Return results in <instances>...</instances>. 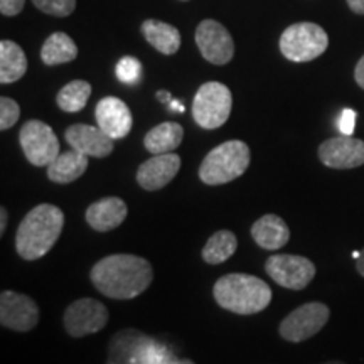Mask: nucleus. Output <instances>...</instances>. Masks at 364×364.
Wrapping results in <instances>:
<instances>
[{
	"label": "nucleus",
	"mask_w": 364,
	"mask_h": 364,
	"mask_svg": "<svg viewBox=\"0 0 364 364\" xmlns=\"http://www.w3.org/2000/svg\"><path fill=\"white\" fill-rule=\"evenodd\" d=\"M90 279L105 297L130 300L149 289L154 280V268L142 257L118 253L95 263Z\"/></svg>",
	"instance_id": "1"
},
{
	"label": "nucleus",
	"mask_w": 364,
	"mask_h": 364,
	"mask_svg": "<svg viewBox=\"0 0 364 364\" xmlns=\"http://www.w3.org/2000/svg\"><path fill=\"white\" fill-rule=\"evenodd\" d=\"M65 228V213L54 204L34 206L16 233V252L22 260L34 262L51 252Z\"/></svg>",
	"instance_id": "2"
},
{
	"label": "nucleus",
	"mask_w": 364,
	"mask_h": 364,
	"mask_svg": "<svg viewBox=\"0 0 364 364\" xmlns=\"http://www.w3.org/2000/svg\"><path fill=\"white\" fill-rule=\"evenodd\" d=\"M213 297L221 309L238 316H253L270 306L272 289L248 273H228L213 287Z\"/></svg>",
	"instance_id": "3"
},
{
	"label": "nucleus",
	"mask_w": 364,
	"mask_h": 364,
	"mask_svg": "<svg viewBox=\"0 0 364 364\" xmlns=\"http://www.w3.org/2000/svg\"><path fill=\"white\" fill-rule=\"evenodd\" d=\"M252 162V152L243 140H228L203 159L199 179L208 186H223L243 176Z\"/></svg>",
	"instance_id": "4"
},
{
	"label": "nucleus",
	"mask_w": 364,
	"mask_h": 364,
	"mask_svg": "<svg viewBox=\"0 0 364 364\" xmlns=\"http://www.w3.org/2000/svg\"><path fill=\"white\" fill-rule=\"evenodd\" d=\"M329 36L318 24L299 22L292 24L280 36V51L289 61L309 63L326 53Z\"/></svg>",
	"instance_id": "5"
},
{
	"label": "nucleus",
	"mask_w": 364,
	"mask_h": 364,
	"mask_svg": "<svg viewBox=\"0 0 364 364\" xmlns=\"http://www.w3.org/2000/svg\"><path fill=\"white\" fill-rule=\"evenodd\" d=\"M231 107H233V97L230 88L218 81H208L196 93L193 118L201 129H220L230 118Z\"/></svg>",
	"instance_id": "6"
},
{
	"label": "nucleus",
	"mask_w": 364,
	"mask_h": 364,
	"mask_svg": "<svg viewBox=\"0 0 364 364\" xmlns=\"http://www.w3.org/2000/svg\"><path fill=\"white\" fill-rule=\"evenodd\" d=\"M157 343L142 331L127 327L108 344L107 364H152Z\"/></svg>",
	"instance_id": "7"
},
{
	"label": "nucleus",
	"mask_w": 364,
	"mask_h": 364,
	"mask_svg": "<svg viewBox=\"0 0 364 364\" xmlns=\"http://www.w3.org/2000/svg\"><path fill=\"white\" fill-rule=\"evenodd\" d=\"M331 317V309L322 302H307L295 309L287 316L279 326L282 339L289 343H304L311 339L322 327L327 324Z\"/></svg>",
	"instance_id": "8"
},
{
	"label": "nucleus",
	"mask_w": 364,
	"mask_h": 364,
	"mask_svg": "<svg viewBox=\"0 0 364 364\" xmlns=\"http://www.w3.org/2000/svg\"><path fill=\"white\" fill-rule=\"evenodd\" d=\"M19 144L26 159L34 167H48L61 154L54 130L41 120H29L21 127Z\"/></svg>",
	"instance_id": "9"
},
{
	"label": "nucleus",
	"mask_w": 364,
	"mask_h": 364,
	"mask_svg": "<svg viewBox=\"0 0 364 364\" xmlns=\"http://www.w3.org/2000/svg\"><path fill=\"white\" fill-rule=\"evenodd\" d=\"M265 272L277 285L289 290H304L316 277L312 260L299 255H272L265 262Z\"/></svg>",
	"instance_id": "10"
},
{
	"label": "nucleus",
	"mask_w": 364,
	"mask_h": 364,
	"mask_svg": "<svg viewBox=\"0 0 364 364\" xmlns=\"http://www.w3.org/2000/svg\"><path fill=\"white\" fill-rule=\"evenodd\" d=\"M108 309L97 299H78L70 304L63 316V324L71 338H85V336L100 332L107 326Z\"/></svg>",
	"instance_id": "11"
},
{
	"label": "nucleus",
	"mask_w": 364,
	"mask_h": 364,
	"mask_svg": "<svg viewBox=\"0 0 364 364\" xmlns=\"http://www.w3.org/2000/svg\"><path fill=\"white\" fill-rule=\"evenodd\" d=\"M196 44L211 65H228L235 56V43L228 29L218 21L206 19L196 29Z\"/></svg>",
	"instance_id": "12"
},
{
	"label": "nucleus",
	"mask_w": 364,
	"mask_h": 364,
	"mask_svg": "<svg viewBox=\"0 0 364 364\" xmlns=\"http://www.w3.org/2000/svg\"><path fill=\"white\" fill-rule=\"evenodd\" d=\"M39 322V307L29 295L4 290L0 295V324L16 332L33 331Z\"/></svg>",
	"instance_id": "13"
},
{
	"label": "nucleus",
	"mask_w": 364,
	"mask_h": 364,
	"mask_svg": "<svg viewBox=\"0 0 364 364\" xmlns=\"http://www.w3.org/2000/svg\"><path fill=\"white\" fill-rule=\"evenodd\" d=\"M318 159L329 169L348 171L364 166V140L351 135L327 139L318 145Z\"/></svg>",
	"instance_id": "14"
},
{
	"label": "nucleus",
	"mask_w": 364,
	"mask_h": 364,
	"mask_svg": "<svg viewBox=\"0 0 364 364\" xmlns=\"http://www.w3.org/2000/svg\"><path fill=\"white\" fill-rule=\"evenodd\" d=\"M95 117H97L100 129L113 140L125 139L130 134L132 124H134L130 108L127 107L124 100L117 97H105L100 100L97 110H95Z\"/></svg>",
	"instance_id": "15"
},
{
	"label": "nucleus",
	"mask_w": 364,
	"mask_h": 364,
	"mask_svg": "<svg viewBox=\"0 0 364 364\" xmlns=\"http://www.w3.org/2000/svg\"><path fill=\"white\" fill-rule=\"evenodd\" d=\"M181 169V157L174 152L150 157L136 169V182L145 191H159L171 184Z\"/></svg>",
	"instance_id": "16"
},
{
	"label": "nucleus",
	"mask_w": 364,
	"mask_h": 364,
	"mask_svg": "<svg viewBox=\"0 0 364 364\" xmlns=\"http://www.w3.org/2000/svg\"><path fill=\"white\" fill-rule=\"evenodd\" d=\"M65 139L71 149L88 157L103 159L113 152V139L105 134L100 127L85 124L71 125L65 132Z\"/></svg>",
	"instance_id": "17"
},
{
	"label": "nucleus",
	"mask_w": 364,
	"mask_h": 364,
	"mask_svg": "<svg viewBox=\"0 0 364 364\" xmlns=\"http://www.w3.org/2000/svg\"><path fill=\"white\" fill-rule=\"evenodd\" d=\"M129 215V208L124 199L115 198H103L100 201L90 204L86 209V223L93 228L98 233H108L113 231L127 220Z\"/></svg>",
	"instance_id": "18"
},
{
	"label": "nucleus",
	"mask_w": 364,
	"mask_h": 364,
	"mask_svg": "<svg viewBox=\"0 0 364 364\" xmlns=\"http://www.w3.org/2000/svg\"><path fill=\"white\" fill-rule=\"evenodd\" d=\"M252 238L263 250H280L290 241V228L277 215H265L252 226Z\"/></svg>",
	"instance_id": "19"
},
{
	"label": "nucleus",
	"mask_w": 364,
	"mask_h": 364,
	"mask_svg": "<svg viewBox=\"0 0 364 364\" xmlns=\"http://www.w3.org/2000/svg\"><path fill=\"white\" fill-rule=\"evenodd\" d=\"M88 169V156L71 149L61 152L48 166V179L54 184H71Z\"/></svg>",
	"instance_id": "20"
},
{
	"label": "nucleus",
	"mask_w": 364,
	"mask_h": 364,
	"mask_svg": "<svg viewBox=\"0 0 364 364\" xmlns=\"http://www.w3.org/2000/svg\"><path fill=\"white\" fill-rule=\"evenodd\" d=\"M142 34L156 51L172 56L181 48V33L174 26L157 19H147L142 24Z\"/></svg>",
	"instance_id": "21"
},
{
	"label": "nucleus",
	"mask_w": 364,
	"mask_h": 364,
	"mask_svg": "<svg viewBox=\"0 0 364 364\" xmlns=\"http://www.w3.org/2000/svg\"><path fill=\"white\" fill-rule=\"evenodd\" d=\"M182 139H184L182 125L177 124V122H164V124L154 127L147 132L144 145L152 156H159V154L174 152L182 144Z\"/></svg>",
	"instance_id": "22"
},
{
	"label": "nucleus",
	"mask_w": 364,
	"mask_h": 364,
	"mask_svg": "<svg viewBox=\"0 0 364 364\" xmlns=\"http://www.w3.org/2000/svg\"><path fill=\"white\" fill-rule=\"evenodd\" d=\"M27 71V58L19 44L14 41H0V83L12 85Z\"/></svg>",
	"instance_id": "23"
},
{
	"label": "nucleus",
	"mask_w": 364,
	"mask_h": 364,
	"mask_svg": "<svg viewBox=\"0 0 364 364\" xmlns=\"http://www.w3.org/2000/svg\"><path fill=\"white\" fill-rule=\"evenodd\" d=\"M78 56V46L65 33H54L44 41L41 49V59L46 66L66 65Z\"/></svg>",
	"instance_id": "24"
},
{
	"label": "nucleus",
	"mask_w": 364,
	"mask_h": 364,
	"mask_svg": "<svg viewBox=\"0 0 364 364\" xmlns=\"http://www.w3.org/2000/svg\"><path fill=\"white\" fill-rule=\"evenodd\" d=\"M236 248H238V240H236L233 231L220 230L213 236H209L206 245L203 247L201 257L209 265H220V263H225L233 257Z\"/></svg>",
	"instance_id": "25"
},
{
	"label": "nucleus",
	"mask_w": 364,
	"mask_h": 364,
	"mask_svg": "<svg viewBox=\"0 0 364 364\" xmlns=\"http://www.w3.org/2000/svg\"><path fill=\"white\" fill-rule=\"evenodd\" d=\"M91 97V85L85 80H75L59 90L56 103L63 112L78 113L83 110Z\"/></svg>",
	"instance_id": "26"
},
{
	"label": "nucleus",
	"mask_w": 364,
	"mask_h": 364,
	"mask_svg": "<svg viewBox=\"0 0 364 364\" xmlns=\"http://www.w3.org/2000/svg\"><path fill=\"white\" fill-rule=\"evenodd\" d=\"M115 75L120 83L136 85L140 80H142V75H144L142 63L134 56H124L117 63Z\"/></svg>",
	"instance_id": "27"
},
{
	"label": "nucleus",
	"mask_w": 364,
	"mask_h": 364,
	"mask_svg": "<svg viewBox=\"0 0 364 364\" xmlns=\"http://www.w3.org/2000/svg\"><path fill=\"white\" fill-rule=\"evenodd\" d=\"M41 12L54 17H68L75 12L76 0H33Z\"/></svg>",
	"instance_id": "28"
},
{
	"label": "nucleus",
	"mask_w": 364,
	"mask_h": 364,
	"mask_svg": "<svg viewBox=\"0 0 364 364\" xmlns=\"http://www.w3.org/2000/svg\"><path fill=\"white\" fill-rule=\"evenodd\" d=\"M21 117V107L16 100L2 97L0 98V130H9L17 124Z\"/></svg>",
	"instance_id": "29"
},
{
	"label": "nucleus",
	"mask_w": 364,
	"mask_h": 364,
	"mask_svg": "<svg viewBox=\"0 0 364 364\" xmlns=\"http://www.w3.org/2000/svg\"><path fill=\"white\" fill-rule=\"evenodd\" d=\"M354 125H356V112L351 110V108H346V110L341 113L338 127L343 135H353Z\"/></svg>",
	"instance_id": "30"
},
{
	"label": "nucleus",
	"mask_w": 364,
	"mask_h": 364,
	"mask_svg": "<svg viewBox=\"0 0 364 364\" xmlns=\"http://www.w3.org/2000/svg\"><path fill=\"white\" fill-rule=\"evenodd\" d=\"M26 6V0H0V12L6 17H14L21 14Z\"/></svg>",
	"instance_id": "31"
},
{
	"label": "nucleus",
	"mask_w": 364,
	"mask_h": 364,
	"mask_svg": "<svg viewBox=\"0 0 364 364\" xmlns=\"http://www.w3.org/2000/svg\"><path fill=\"white\" fill-rule=\"evenodd\" d=\"M176 361V358L172 356L169 349L166 346L159 344L156 346V353H154V363L152 364H172Z\"/></svg>",
	"instance_id": "32"
},
{
	"label": "nucleus",
	"mask_w": 364,
	"mask_h": 364,
	"mask_svg": "<svg viewBox=\"0 0 364 364\" xmlns=\"http://www.w3.org/2000/svg\"><path fill=\"white\" fill-rule=\"evenodd\" d=\"M354 80L364 90V56L358 61L356 70H354Z\"/></svg>",
	"instance_id": "33"
},
{
	"label": "nucleus",
	"mask_w": 364,
	"mask_h": 364,
	"mask_svg": "<svg viewBox=\"0 0 364 364\" xmlns=\"http://www.w3.org/2000/svg\"><path fill=\"white\" fill-rule=\"evenodd\" d=\"M348 6L354 14L364 16V0H348Z\"/></svg>",
	"instance_id": "34"
},
{
	"label": "nucleus",
	"mask_w": 364,
	"mask_h": 364,
	"mask_svg": "<svg viewBox=\"0 0 364 364\" xmlns=\"http://www.w3.org/2000/svg\"><path fill=\"white\" fill-rule=\"evenodd\" d=\"M9 223V215H7V209L6 208H0V236H4L6 233V228Z\"/></svg>",
	"instance_id": "35"
},
{
	"label": "nucleus",
	"mask_w": 364,
	"mask_h": 364,
	"mask_svg": "<svg viewBox=\"0 0 364 364\" xmlns=\"http://www.w3.org/2000/svg\"><path fill=\"white\" fill-rule=\"evenodd\" d=\"M356 270L361 277H364V248L361 250V255L359 258H356Z\"/></svg>",
	"instance_id": "36"
},
{
	"label": "nucleus",
	"mask_w": 364,
	"mask_h": 364,
	"mask_svg": "<svg viewBox=\"0 0 364 364\" xmlns=\"http://www.w3.org/2000/svg\"><path fill=\"white\" fill-rule=\"evenodd\" d=\"M157 98L161 100L162 103H166V105H169V103L172 102V97H171L169 91H164V90L159 91V93H157Z\"/></svg>",
	"instance_id": "37"
},
{
	"label": "nucleus",
	"mask_w": 364,
	"mask_h": 364,
	"mask_svg": "<svg viewBox=\"0 0 364 364\" xmlns=\"http://www.w3.org/2000/svg\"><path fill=\"white\" fill-rule=\"evenodd\" d=\"M169 108L172 112H177V113H184V105H182L181 102H177V100H172V102L169 103Z\"/></svg>",
	"instance_id": "38"
},
{
	"label": "nucleus",
	"mask_w": 364,
	"mask_h": 364,
	"mask_svg": "<svg viewBox=\"0 0 364 364\" xmlns=\"http://www.w3.org/2000/svg\"><path fill=\"white\" fill-rule=\"evenodd\" d=\"M172 364H194V363L191 361V359H176Z\"/></svg>",
	"instance_id": "39"
},
{
	"label": "nucleus",
	"mask_w": 364,
	"mask_h": 364,
	"mask_svg": "<svg viewBox=\"0 0 364 364\" xmlns=\"http://www.w3.org/2000/svg\"><path fill=\"white\" fill-rule=\"evenodd\" d=\"M324 364H344L343 361H329V363H324Z\"/></svg>",
	"instance_id": "40"
},
{
	"label": "nucleus",
	"mask_w": 364,
	"mask_h": 364,
	"mask_svg": "<svg viewBox=\"0 0 364 364\" xmlns=\"http://www.w3.org/2000/svg\"><path fill=\"white\" fill-rule=\"evenodd\" d=\"M182 2H188V0H182Z\"/></svg>",
	"instance_id": "41"
}]
</instances>
